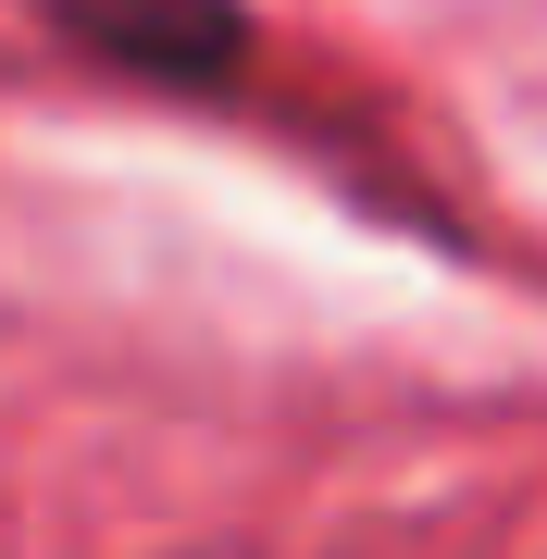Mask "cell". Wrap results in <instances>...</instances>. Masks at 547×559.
Listing matches in <instances>:
<instances>
[{
	"instance_id": "6da1fadb",
	"label": "cell",
	"mask_w": 547,
	"mask_h": 559,
	"mask_svg": "<svg viewBox=\"0 0 547 559\" xmlns=\"http://www.w3.org/2000/svg\"><path fill=\"white\" fill-rule=\"evenodd\" d=\"M50 38L138 87H224L249 62V0H38Z\"/></svg>"
}]
</instances>
